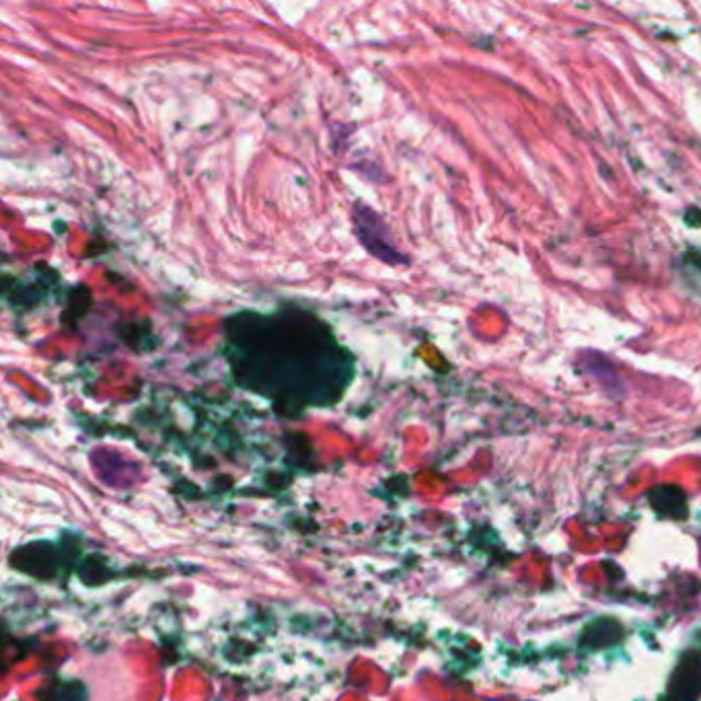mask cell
Listing matches in <instances>:
<instances>
[{"label": "cell", "mask_w": 701, "mask_h": 701, "mask_svg": "<svg viewBox=\"0 0 701 701\" xmlns=\"http://www.w3.org/2000/svg\"><path fill=\"white\" fill-rule=\"evenodd\" d=\"M224 333L237 385L282 406H332L350 383V354L313 315L243 311Z\"/></svg>", "instance_id": "cell-1"}, {"label": "cell", "mask_w": 701, "mask_h": 701, "mask_svg": "<svg viewBox=\"0 0 701 701\" xmlns=\"http://www.w3.org/2000/svg\"><path fill=\"white\" fill-rule=\"evenodd\" d=\"M701 693V654L689 652L685 654L679 668L673 675L671 684V700L693 701Z\"/></svg>", "instance_id": "cell-3"}, {"label": "cell", "mask_w": 701, "mask_h": 701, "mask_svg": "<svg viewBox=\"0 0 701 701\" xmlns=\"http://www.w3.org/2000/svg\"><path fill=\"white\" fill-rule=\"evenodd\" d=\"M352 221L356 229V237L372 258L381 259L388 266H407V258L397 251L385 222L370 206L362 202L354 204Z\"/></svg>", "instance_id": "cell-2"}, {"label": "cell", "mask_w": 701, "mask_h": 701, "mask_svg": "<svg viewBox=\"0 0 701 701\" xmlns=\"http://www.w3.org/2000/svg\"><path fill=\"white\" fill-rule=\"evenodd\" d=\"M650 504L659 515L681 520L687 517V502H685L684 490L675 485H661L650 492Z\"/></svg>", "instance_id": "cell-4"}]
</instances>
